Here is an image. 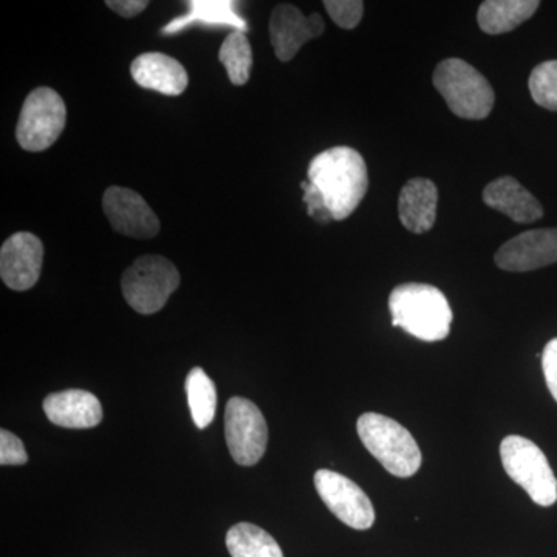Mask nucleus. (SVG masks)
Here are the masks:
<instances>
[{
	"mask_svg": "<svg viewBox=\"0 0 557 557\" xmlns=\"http://www.w3.org/2000/svg\"><path fill=\"white\" fill-rule=\"evenodd\" d=\"M392 324L401 327L417 339L435 343L448 338L453 310L446 296L434 285H398L388 298Z\"/></svg>",
	"mask_w": 557,
	"mask_h": 557,
	"instance_id": "nucleus-2",
	"label": "nucleus"
},
{
	"mask_svg": "<svg viewBox=\"0 0 557 557\" xmlns=\"http://www.w3.org/2000/svg\"><path fill=\"white\" fill-rule=\"evenodd\" d=\"M185 388L194 423L199 429L208 428L214 420L218 409L215 384L203 369L194 368L186 376Z\"/></svg>",
	"mask_w": 557,
	"mask_h": 557,
	"instance_id": "nucleus-21",
	"label": "nucleus"
},
{
	"mask_svg": "<svg viewBox=\"0 0 557 557\" xmlns=\"http://www.w3.org/2000/svg\"><path fill=\"white\" fill-rule=\"evenodd\" d=\"M219 60L225 65L231 83L245 86L252 69V49L247 35L240 30L231 32L220 47Z\"/></svg>",
	"mask_w": 557,
	"mask_h": 557,
	"instance_id": "nucleus-22",
	"label": "nucleus"
},
{
	"mask_svg": "<svg viewBox=\"0 0 557 557\" xmlns=\"http://www.w3.org/2000/svg\"><path fill=\"white\" fill-rule=\"evenodd\" d=\"M482 197L487 207L508 215L516 223L537 222L544 215V208L536 197L512 177L494 180L483 189Z\"/></svg>",
	"mask_w": 557,
	"mask_h": 557,
	"instance_id": "nucleus-17",
	"label": "nucleus"
},
{
	"mask_svg": "<svg viewBox=\"0 0 557 557\" xmlns=\"http://www.w3.org/2000/svg\"><path fill=\"white\" fill-rule=\"evenodd\" d=\"M434 86L450 112L465 120H485L496 101L490 81L458 58L440 62L434 72Z\"/></svg>",
	"mask_w": 557,
	"mask_h": 557,
	"instance_id": "nucleus-4",
	"label": "nucleus"
},
{
	"mask_svg": "<svg viewBox=\"0 0 557 557\" xmlns=\"http://www.w3.org/2000/svg\"><path fill=\"white\" fill-rule=\"evenodd\" d=\"M309 182L321 190L333 220L341 222L357 211L368 193V164L358 150L336 146L310 161Z\"/></svg>",
	"mask_w": 557,
	"mask_h": 557,
	"instance_id": "nucleus-1",
	"label": "nucleus"
},
{
	"mask_svg": "<svg viewBox=\"0 0 557 557\" xmlns=\"http://www.w3.org/2000/svg\"><path fill=\"white\" fill-rule=\"evenodd\" d=\"M225 435L231 457L240 467H255L269 446L262 410L247 398H231L225 410Z\"/></svg>",
	"mask_w": 557,
	"mask_h": 557,
	"instance_id": "nucleus-8",
	"label": "nucleus"
},
{
	"mask_svg": "<svg viewBox=\"0 0 557 557\" xmlns=\"http://www.w3.org/2000/svg\"><path fill=\"white\" fill-rule=\"evenodd\" d=\"M542 370H544L545 383L549 394L557 403V338L549 341L542 354Z\"/></svg>",
	"mask_w": 557,
	"mask_h": 557,
	"instance_id": "nucleus-27",
	"label": "nucleus"
},
{
	"mask_svg": "<svg viewBox=\"0 0 557 557\" xmlns=\"http://www.w3.org/2000/svg\"><path fill=\"white\" fill-rule=\"evenodd\" d=\"M531 97L541 108L557 112V61H545L531 72Z\"/></svg>",
	"mask_w": 557,
	"mask_h": 557,
	"instance_id": "nucleus-23",
	"label": "nucleus"
},
{
	"mask_svg": "<svg viewBox=\"0 0 557 557\" xmlns=\"http://www.w3.org/2000/svg\"><path fill=\"white\" fill-rule=\"evenodd\" d=\"M496 265L511 273H527L557 262V228L527 231L497 249Z\"/></svg>",
	"mask_w": 557,
	"mask_h": 557,
	"instance_id": "nucleus-12",
	"label": "nucleus"
},
{
	"mask_svg": "<svg viewBox=\"0 0 557 557\" xmlns=\"http://www.w3.org/2000/svg\"><path fill=\"white\" fill-rule=\"evenodd\" d=\"M44 245L32 233L13 234L0 249V277L14 292H27L39 281Z\"/></svg>",
	"mask_w": 557,
	"mask_h": 557,
	"instance_id": "nucleus-11",
	"label": "nucleus"
},
{
	"mask_svg": "<svg viewBox=\"0 0 557 557\" xmlns=\"http://www.w3.org/2000/svg\"><path fill=\"white\" fill-rule=\"evenodd\" d=\"M325 10L338 27L354 30L364 14V2L361 0H325Z\"/></svg>",
	"mask_w": 557,
	"mask_h": 557,
	"instance_id": "nucleus-24",
	"label": "nucleus"
},
{
	"mask_svg": "<svg viewBox=\"0 0 557 557\" xmlns=\"http://www.w3.org/2000/svg\"><path fill=\"white\" fill-rule=\"evenodd\" d=\"M102 209L112 228L123 236L152 239L160 233L159 218L135 190L112 186L102 197Z\"/></svg>",
	"mask_w": 557,
	"mask_h": 557,
	"instance_id": "nucleus-10",
	"label": "nucleus"
},
{
	"mask_svg": "<svg viewBox=\"0 0 557 557\" xmlns=\"http://www.w3.org/2000/svg\"><path fill=\"white\" fill-rule=\"evenodd\" d=\"M106 5L115 11L119 16L132 20V17L138 16L139 13L148 9L149 2L148 0H108Z\"/></svg>",
	"mask_w": 557,
	"mask_h": 557,
	"instance_id": "nucleus-28",
	"label": "nucleus"
},
{
	"mask_svg": "<svg viewBox=\"0 0 557 557\" xmlns=\"http://www.w3.org/2000/svg\"><path fill=\"white\" fill-rule=\"evenodd\" d=\"M314 486L325 507L347 527L364 531L375 523V508L354 480L330 469H319Z\"/></svg>",
	"mask_w": 557,
	"mask_h": 557,
	"instance_id": "nucleus-9",
	"label": "nucleus"
},
{
	"mask_svg": "<svg viewBox=\"0 0 557 557\" xmlns=\"http://www.w3.org/2000/svg\"><path fill=\"white\" fill-rule=\"evenodd\" d=\"M324 21L319 14L304 16L302 11L292 3H281L271 13L270 39L277 60L292 61L304 44L324 33Z\"/></svg>",
	"mask_w": 557,
	"mask_h": 557,
	"instance_id": "nucleus-13",
	"label": "nucleus"
},
{
	"mask_svg": "<svg viewBox=\"0 0 557 557\" xmlns=\"http://www.w3.org/2000/svg\"><path fill=\"white\" fill-rule=\"evenodd\" d=\"M438 189L428 178H412L399 193L398 212L403 226L413 234L432 230L437 219Z\"/></svg>",
	"mask_w": 557,
	"mask_h": 557,
	"instance_id": "nucleus-16",
	"label": "nucleus"
},
{
	"mask_svg": "<svg viewBox=\"0 0 557 557\" xmlns=\"http://www.w3.org/2000/svg\"><path fill=\"white\" fill-rule=\"evenodd\" d=\"M67 123L65 102L53 89L33 90L22 106L16 138L28 152H42L61 137Z\"/></svg>",
	"mask_w": 557,
	"mask_h": 557,
	"instance_id": "nucleus-7",
	"label": "nucleus"
},
{
	"mask_svg": "<svg viewBox=\"0 0 557 557\" xmlns=\"http://www.w3.org/2000/svg\"><path fill=\"white\" fill-rule=\"evenodd\" d=\"M500 458L509 479L522 486L534 504L545 508L556 504L557 479L536 443L508 435L502 440Z\"/></svg>",
	"mask_w": 557,
	"mask_h": 557,
	"instance_id": "nucleus-5",
	"label": "nucleus"
},
{
	"mask_svg": "<svg viewBox=\"0 0 557 557\" xmlns=\"http://www.w3.org/2000/svg\"><path fill=\"white\" fill-rule=\"evenodd\" d=\"M300 188L304 189V201L307 205V212L311 218L318 220L321 223L332 222L333 218L330 214L327 205H325L324 197H322L321 190L317 186L311 185L309 180L300 183Z\"/></svg>",
	"mask_w": 557,
	"mask_h": 557,
	"instance_id": "nucleus-26",
	"label": "nucleus"
},
{
	"mask_svg": "<svg viewBox=\"0 0 557 557\" xmlns=\"http://www.w3.org/2000/svg\"><path fill=\"white\" fill-rule=\"evenodd\" d=\"M44 412L51 423L65 429H90L102 420L100 399L81 388L57 392L44 399Z\"/></svg>",
	"mask_w": 557,
	"mask_h": 557,
	"instance_id": "nucleus-14",
	"label": "nucleus"
},
{
	"mask_svg": "<svg viewBox=\"0 0 557 557\" xmlns=\"http://www.w3.org/2000/svg\"><path fill=\"white\" fill-rule=\"evenodd\" d=\"M131 73L143 89L153 90L168 97H178L188 87L185 67L174 58L163 53L139 54L132 62Z\"/></svg>",
	"mask_w": 557,
	"mask_h": 557,
	"instance_id": "nucleus-15",
	"label": "nucleus"
},
{
	"mask_svg": "<svg viewBox=\"0 0 557 557\" xmlns=\"http://www.w3.org/2000/svg\"><path fill=\"white\" fill-rule=\"evenodd\" d=\"M539 7L537 0H486L479 9V27L486 35H504L530 20Z\"/></svg>",
	"mask_w": 557,
	"mask_h": 557,
	"instance_id": "nucleus-18",
	"label": "nucleus"
},
{
	"mask_svg": "<svg viewBox=\"0 0 557 557\" xmlns=\"http://www.w3.org/2000/svg\"><path fill=\"white\" fill-rule=\"evenodd\" d=\"M178 287L177 267L157 255L141 256L121 278L124 299L141 314H153L163 309Z\"/></svg>",
	"mask_w": 557,
	"mask_h": 557,
	"instance_id": "nucleus-6",
	"label": "nucleus"
},
{
	"mask_svg": "<svg viewBox=\"0 0 557 557\" xmlns=\"http://www.w3.org/2000/svg\"><path fill=\"white\" fill-rule=\"evenodd\" d=\"M28 461V454L24 443L13 432L2 429L0 431V465H25Z\"/></svg>",
	"mask_w": 557,
	"mask_h": 557,
	"instance_id": "nucleus-25",
	"label": "nucleus"
},
{
	"mask_svg": "<svg viewBox=\"0 0 557 557\" xmlns=\"http://www.w3.org/2000/svg\"><path fill=\"white\" fill-rule=\"evenodd\" d=\"M362 445L383 465L388 474L409 479L420 471L421 450L417 440L398 421L381 413L368 412L358 418Z\"/></svg>",
	"mask_w": 557,
	"mask_h": 557,
	"instance_id": "nucleus-3",
	"label": "nucleus"
},
{
	"mask_svg": "<svg viewBox=\"0 0 557 557\" xmlns=\"http://www.w3.org/2000/svg\"><path fill=\"white\" fill-rule=\"evenodd\" d=\"M190 13L185 17H177L172 21L168 27H164V33H177L183 28L188 27L190 24L205 25H231L236 30L247 32V22L237 16L234 11V2H215V0H194L189 3Z\"/></svg>",
	"mask_w": 557,
	"mask_h": 557,
	"instance_id": "nucleus-20",
	"label": "nucleus"
},
{
	"mask_svg": "<svg viewBox=\"0 0 557 557\" xmlns=\"http://www.w3.org/2000/svg\"><path fill=\"white\" fill-rule=\"evenodd\" d=\"M226 548L231 557H284L276 539L262 528L248 522L230 528Z\"/></svg>",
	"mask_w": 557,
	"mask_h": 557,
	"instance_id": "nucleus-19",
	"label": "nucleus"
}]
</instances>
